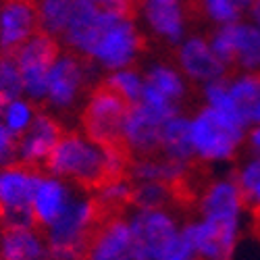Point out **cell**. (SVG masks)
Masks as SVG:
<instances>
[{"instance_id":"1","label":"cell","mask_w":260,"mask_h":260,"mask_svg":"<svg viewBox=\"0 0 260 260\" xmlns=\"http://www.w3.org/2000/svg\"><path fill=\"white\" fill-rule=\"evenodd\" d=\"M127 223L134 237V260H196L175 219L165 210H138Z\"/></svg>"},{"instance_id":"2","label":"cell","mask_w":260,"mask_h":260,"mask_svg":"<svg viewBox=\"0 0 260 260\" xmlns=\"http://www.w3.org/2000/svg\"><path fill=\"white\" fill-rule=\"evenodd\" d=\"M46 169L56 179H73L85 187L104 183V152L102 146L83 136H62L44 160Z\"/></svg>"},{"instance_id":"3","label":"cell","mask_w":260,"mask_h":260,"mask_svg":"<svg viewBox=\"0 0 260 260\" xmlns=\"http://www.w3.org/2000/svg\"><path fill=\"white\" fill-rule=\"evenodd\" d=\"M98 212L92 198L73 196L60 219L48 227L50 260H81L94 233Z\"/></svg>"},{"instance_id":"4","label":"cell","mask_w":260,"mask_h":260,"mask_svg":"<svg viewBox=\"0 0 260 260\" xmlns=\"http://www.w3.org/2000/svg\"><path fill=\"white\" fill-rule=\"evenodd\" d=\"M244 140V132L210 108L202 111L189 121V142L193 156L202 160H227L235 154L237 146Z\"/></svg>"},{"instance_id":"5","label":"cell","mask_w":260,"mask_h":260,"mask_svg":"<svg viewBox=\"0 0 260 260\" xmlns=\"http://www.w3.org/2000/svg\"><path fill=\"white\" fill-rule=\"evenodd\" d=\"M58 56L56 42L44 34H34L23 46L17 48L13 58L21 73V85L23 94L31 102L46 100L48 90V73L54 58Z\"/></svg>"},{"instance_id":"6","label":"cell","mask_w":260,"mask_h":260,"mask_svg":"<svg viewBox=\"0 0 260 260\" xmlns=\"http://www.w3.org/2000/svg\"><path fill=\"white\" fill-rule=\"evenodd\" d=\"M127 111L129 106L125 104V100H121L104 85H98L90 94V100L83 111V127L88 140L98 146H123L121 132Z\"/></svg>"},{"instance_id":"7","label":"cell","mask_w":260,"mask_h":260,"mask_svg":"<svg viewBox=\"0 0 260 260\" xmlns=\"http://www.w3.org/2000/svg\"><path fill=\"white\" fill-rule=\"evenodd\" d=\"M175 115H179V108L156 111V108L144 104L129 106L121 132V144L127 150V154H136V158L154 156L156 150H160L162 125Z\"/></svg>"},{"instance_id":"8","label":"cell","mask_w":260,"mask_h":260,"mask_svg":"<svg viewBox=\"0 0 260 260\" xmlns=\"http://www.w3.org/2000/svg\"><path fill=\"white\" fill-rule=\"evenodd\" d=\"M140 52V31L132 15H123L108 25L90 52V60L108 71L127 69Z\"/></svg>"},{"instance_id":"9","label":"cell","mask_w":260,"mask_h":260,"mask_svg":"<svg viewBox=\"0 0 260 260\" xmlns=\"http://www.w3.org/2000/svg\"><path fill=\"white\" fill-rule=\"evenodd\" d=\"M210 50L225 67L237 64L250 73L260 71V29L252 23L223 25L212 34Z\"/></svg>"},{"instance_id":"10","label":"cell","mask_w":260,"mask_h":260,"mask_svg":"<svg viewBox=\"0 0 260 260\" xmlns=\"http://www.w3.org/2000/svg\"><path fill=\"white\" fill-rule=\"evenodd\" d=\"M90 73H96V69L92 67V62H85V58L73 52L58 54L48 73L46 100L50 102V106L58 111H67L75 106L81 92L88 88Z\"/></svg>"},{"instance_id":"11","label":"cell","mask_w":260,"mask_h":260,"mask_svg":"<svg viewBox=\"0 0 260 260\" xmlns=\"http://www.w3.org/2000/svg\"><path fill=\"white\" fill-rule=\"evenodd\" d=\"M181 235L202 260H231L240 237V221L202 219L185 225Z\"/></svg>"},{"instance_id":"12","label":"cell","mask_w":260,"mask_h":260,"mask_svg":"<svg viewBox=\"0 0 260 260\" xmlns=\"http://www.w3.org/2000/svg\"><path fill=\"white\" fill-rule=\"evenodd\" d=\"M85 260H134V237L123 219L106 221L92 233Z\"/></svg>"},{"instance_id":"13","label":"cell","mask_w":260,"mask_h":260,"mask_svg":"<svg viewBox=\"0 0 260 260\" xmlns=\"http://www.w3.org/2000/svg\"><path fill=\"white\" fill-rule=\"evenodd\" d=\"M38 13L29 3L0 5V54H15L34 36Z\"/></svg>"},{"instance_id":"14","label":"cell","mask_w":260,"mask_h":260,"mask_svg":"<svg viewBox=\"0 0 260 260\" xmlns=\"http://www.w3.org/2000/svg\"><path fill=\"white\" fill-rule=\"evenodd\" d=\"M60 138L58 123L46 113H38L29 129L17 140V160H23L27 169L44 162Z\"/></svg>"},{"instance_id":"15","label":"cell","mask_w":260,"mask_h":260,"mask_svg":"<svg viewBox=\"0 0 260 260\" xmlns=\"http://www.w3.org/2000/svg\"><path fill=\"white\" fill-rule=\"evenodd\" d=\"M179 64L189 79L202 81L204 85L225 79V73H227V67L214 56V52L210 50V44L200 36H191L181 42Z\"/></svg>"},{"instance_id":"16","label":"cell","mask_w":260,"mask_h":260,"mask_svg":"<svg viewBox=\"0 0 260 260\" xmlns=\"http://www.w3.org/2000/svg\"><path fill=\"white\" fill-rule=\"evenodd\" d=\"M42 175L27 167L0 169V214L31 210V198Z\"/></svg>"},{"instance_id":"17","label":"cell","mask_w":260,"mask_h":260,"mask_svg":"<svg viewBox=\"0 0 260 260\" xmlns=\"http://www.w3.org/2000/svg\"><path fill=\"white\" fill-rule=\"evenodd\" d=\"M71 200H73V191L67 183L56 177L42 175L31 198V212L36 225H44V227L54 225L60 219V214L67 210Z\"/></svg>"},{"instance_id":"18","label":"cell","mask_w":260,"mask_h":260,"mask_svg":"<svg viewBox=\"0 0 260 260\" xmlns=\"http://www.w3.org/2000/svg\"><path fill=\"white\" fill-rule=\"evenodd\" d=\"M142 13L150 29L165 38L169 44H181L185 38L183 5L177 0H148L142 5Z\"/></svg>"},{"instance_id":"19","label":"cell","mask_w":260,"mask_h":260,"mask_svg":"<svg viewBox=\"0 0 260 260\" xmlns=\"http://www.w3.org/2000/svg\"><path fill=\"white\" fill-rule=\"evenodd\" d=\"M202 219H216V221H242L244 196L242 189L231 179L214 181L202 198Z\"/></svg>"},{"instance_id":"20","label":"cell","mask_w":260,"mask_h":260,"mask_svg":"<svg viewBox=\"0 0 260 260\" xmlns=\"http://www.w3.org/2000/svg\"><path fill=\"white\" fill-rule=\"evenodd\" d=\"M0 260H50V254L34 229H5L0 235Z\"/></svg>"},{"instance_id":"21","label":"cell","mask_w":260,"mask_h":260,"mask_svg":"<svg viewBox=\"0 0 260 260\" xmlns=\"http://www.w3.org/2000/svg\"><path fill=\"white\" fill-rule=\"evenodd\" d=\"M229 94L246 127L260 125V73H248L229 81Z\"/></svg>"},{"instance_id":"22","label":"cell","mask_w":260,"mask_h":260,"mask_svg":"<svg viewBox=\"0 0 260 260\" xmlns=\"http://www.w3.org/2000/svg\"><path fill=\"white\" fill-rule=\"evenodd\" d=\"M160 150L165 158L189 162L193 158V150L189 142V119L175 115L162 125L160 132Z\"/></svg>"},{"instance_id":"23","label":"cell","mask_w":260,"mask_h":260,"mask_svg":"<svg viewBox=\"0 0 260 260\" xmlns=\"http://www.w3.org/2000/svg\"><path fill=\"white\" fill-rule=\"evenodd\" d=\"M75 0H46L36 7L38 27L42 34L54 40V36H62L73 17Z\"/></svg>"},{"instance_id":"24","label":"cell","mask_w":260,"mask_h":260,"mask_svg":"<svg viewBox=\"0 0 260 260\" xmlns=\"http://www.w3.org/2000/svg\"><path fill=\"white\" fill-rule=\"evenodd\" d=\"M132 193H134V185L129 183L125 177L123 179H115V181H104L96 187L94 193V206L98 212V219L104 214V210H119L121 206L132 202Z\"/></svg>"},{"instance_id":"25","label":"cell","mask_w":260,"mask_h":260,"mask_svg":"<svg viewBox=\"0 0 260 260\" xmlns=\"http://www.w3.org/2000/svg\"><path fill=\"white\" fill-rule=\"evenodd\" d=\"M144 81L150 83L156 92H160L173 104H177L185 94V83H183L181 75L175 69H171V67H167V64H160V62L150 67L148 77Z\"/></svg>"},{"instance_id":"26","label":"cell","mask_w":260,"mask_h":260,"mask_svg":"<svg viewBox=\"0 0 260 260\" xmlns=\"http://www.w3.org/2000/svg\"><path fill=\"white\" fill-rule=\"evenodd\" d=\"M104 88H108L111 92H115L121 100H125L127 106L140 104L142 100V90H144V79L140 73L132 71V69H121L111 73L104 81Z\"/></svg>"},{"instance_id":"27","label":"cell","mask_w":260,"mask_h":260,"mask_svg":"<svg viewBox=\"0 0 260 260\" xmlns=\"http://www.w3.org/2000/svg\"><path fill=\"white\" fill-rule=\"evenodd\" d=\"M34 117H36V113H34L31 104L27 100H23V98L5 102V106H3L5 129H7V134L11 136V140H15V142L29 129Z\"/></svg>"},{"instance_id":"28","label":"cell","mask_w":260,"mask_h":260,"mask_svg":"<svg viewBox=\"0 0 260 260\" xmlns=\"http://www.w3.org/2000/svg\"><path fill=\"white\" fill-rule=\"evenodd\" d=\"M250 0H206L202 5L204 13L208 19H212L214 23L223 25H233V23H240V19L244 15L246 9H250Z\"/></svg>"},{"instance_id":"29","label":"cell","mask_w":260,"mask_h":260,"mask_svg":"<svg viewBox=\"0 0 260 260\" xmlns=\"http://www.w3.org/2000/svg\"><path fill=\"white\" fill-rule=\"evenodd\" d=\"M171 200V189L165 183H140L134 187L132 202L138 210H162Z\"/></svg>"},{"instance_id":"30","label":"cell","mask_w":260,"mask_h":260,"mask_svg":"<svg viewBox=\"0 0 260 260\" xmlns=\"http://www.w3.org/2000/svg\"><path fill=\"white\" fill-rule=\"evenodd\" d=\"M21 94H23V85L13 54H0V102L17 100Z\"/></svg>"},{"instance_id":"31","label":"cell","mask_w":260,"mask_h":260,"mask_svg":"<svg viewBox=\"0 0 260 260\" xmlns=\"http://www.w3.org/2000/svg\"><path fill=\"white\" fill-rule=\"evenodd\" d=\"M235 183L242 189V196L246 198L248 193L254 189V185L260 183V158L254 156L252 160H248L244 165V169L240 171V179H237Z\"/></svg>"},{"instance_id":"32","label":"cell","mask_w":260,"mask_h":260,"mask_svg":"<svg viewBox=\"0 0 260 260\" xmlns=\"http://www.w3.org/2000/svg\"><path fill=\"white\" fill-rule=\"evenodd\" d=\"M15 160H17V142L0 138V169L13 167Z\"/></svg>"},{"instance_id":"33","label":"cell","mask_w":260,"mask_h":260,"mask_svg":"<svg viewBox=\"0 0 260 260\" xmlns=\"http://www.w3.org/2000/svg\"><path fill=\"white\" fill-rule=\"evenodd\" d=\"M250 146L254 150V154L256 158H260V125H256L252 129V134H250Z\"/></svg>"},{"instance_id":"34","label":"cell","mask_w":260,"mask_h":260,"mask_svg":"<svg viewBox=\"0 0 260 260\" xmlns=\"http://www.w3.org/2000/svg\"><path fill=\"white\" fill-rule=\"evenodd\" d=\"M248 11H250V17H252V21H254L252 25H256V27L260 29V3H252Z\"/></svg>"},{"instance_id":"35","label":"cell","mask_w":260,"mask_h":260,"mask_svg":"<svg viewBox=\"0 0 260 260\" xmlns=\"http://www.w3.org/2000/svg\"><path fill=\"white\" fill-rule=\"evenodd\" d=\"M3 106H5V102H0V138L11 140V136L7 134V129H5V123H3ZM13 142H15V140H13Z\"/></svg>"}]
</instances>
